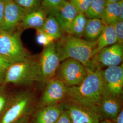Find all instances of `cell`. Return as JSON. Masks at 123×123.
Listing matches in <instances>:
<instances>
[{
  "instance_id": "obj_1",
  "label": "cell",
  "mask_w": 123,
  "mask_h": 123,
  "mask_svg": "<svg viewBox=\"0 0 123 123\" xmlns=\"http://www.w3.org/2000/svg\"><path fill=\"white\" fill-rule=\"evenodd\" d=\"M55 43L61 62L67 59L76 60L85 67L88 73L100 67L95 58V41H88L68 34L62 36Z\"/></svg>"
},
{
  "instance_id": "obj_2",
  "label": "cell",
  "mask_w": 123,
  "mask_h": 123,
  "mask_svg": "<svg viewBox=\"0 0 123 123\" xmlns=\"http://www.w3.org/2000/svg\"><path fill=\"white\" fill-rule=\"evenodd\" d=\"M101 67L88 73L78 86L68 87L66 98L80 103L98 105L103 96Z\"/></svg>"
},
{
  "instance_id": "obj_3",
  "label": "cell",
  "mask_w": 123,
  "mask_h": 123,
  "mask_svg": "<svg viewBox=\"0 0 123 123\" xmlns=\"http://www.w3.org/2000/svg\"><path fill=\"white\" fill-rule=\"evenodd\" d=\"M37 83L42 84L38 59L30 57L11 64L6 73L3 84L30 86Z\"/></svg>"
},
{
  "instance_id": "obj_4",
  "label": "cell",
  "mask_w": 123,
  "mask_h": 123,
  "mask_svg": "<svg viewBox=\"0 0 123 123\" xmlns=\"http://www.w3.org/2000/svg\"><path fill=\"white\" fill-rule=\"evenodd\" d=\"M35 98L32 93L22 91L12 95L0 123H14L23 117L31 115L35 110Z\"/></svg>"
},
{
  "instance_id": "obj_5",
  "label": "cell",
  "mask_w": 123,
  "mask_h": 123,
  "mask_svg": "<svg viewBox=\"0 0 123 123\" xmlns=\"http://www.w3.org/2000/svg\"><path fill=\"white\" fill-rule=\"evenodd\" d=\"M21 32L6 31L0 29V55L11 63L30 57L21 39Z\"/></svg>"
},
{
  "instance_id": "obj_6",
  "label": "cell",
  "mask_w": 123,
  "mask_h": 123,
  "mask_svg": "<svg viewBox=\"0 0 123 123\" xmlns=\"http://www.w3.org/2000/svg\"><path fill=\"white\" fill-rule=\"evenodd\" d=\"M58 105L67 112L73 123H99L104 119L97 105L84 104L67 98Z\"/></svg>"
},
{
  "instance_id": "obj_7",
  "label": "cell",
  "mask_w": 123,
  "mask_h": 123,
  "mask_svg": "<svg viewBox=\"0 0 123 123\" xmlns=\"http://www.w3.org/2000/svg\"><path fill=\"white\" fill-rule=\"evenodd\" d=\"M55 77L59 79L68 87L81 84L88 74L85 67L79 62L67 59L61 62Z\"/></svg>"
},
{
  "instance_id": "obj_8",
  "label": "cell",
  "mask_w": 123,
  "mask_h": 123,
  "mask_svg": "<svg viewBox=\"0 0 123 123\" xmlns=\"http://www.w3.org/2000/svg\"><path fill=\"white\" fill-rule=\"evenodd\" d=\"M101 76L103 96L121 98L123 93V63L119 66L108 67L104 70L102 69Z\"/></svg>"
},
{
  "instance_id": "obj_9",
  "label": "cell",
  "mask_w": 123,
  "mask_h": 123,
  "mask_svg": "<svg viewBox=\"0 0 123 123\" xmlns=\"http://www.w3.org/2000/svg\"><path fill=\"white\" fill-rule=\"evenodd\" d=\"M42 78V84L45 85L55 77L61 63L55 42L45 47L38 59Z\"/></svg>"
},
{
  "instance_id": "obj_10",
  "label": "cell",
  "mask_w": 123,
  "mask_h": 123,
  "mask_svg": "<svg viewBox=\"0 0 123 123\" xmlns=\"http://www.w3.org/2000/svg\"><path fill=\"white\" fill-rule=\"evenodd\" d=\"M68 87L59 79L54 77L45 84L37 108L58 105L66 98Z\"/></svg>"
},
{
  "instance_id": "obj_11",
  "label": "cell",
  "mask_w": 123,
  "mask_h": 123,
  "mask_svg": "<svg viewBox=\"0 0 123 123\" xmlns=\"http://www.w3.org/2000/svg\"><path fill=\"white\" fill-rule=\"evenodd\" d=\"M27 12L12 0L5 2L4 11L0 29L6 31H16Z\"/></svg>"
},
{
  "instance_id": "obj_12",
  "label": "cell",
  "mask_w": 123,
  "mask_h": 123,
  "mask_svg": "<svg viewBox=\"0 0 123 123\" xmlns=\"http://www.w3.org/2000/svg\"><path fill=\"white\" fill-rule=\"evenodd\" d=\"M98 66H119L122 63L123 45L116 43L102 49L95 57Z\"/></svg>"
},
{
  "instance_id": "obj_13",
  "label": "cell",
  "mask_w": 123,
  "mask_h": 123,
  "mask_svg": "<svg viewBox=\"0 0 123 123\" xmlns=\"http://www.w3.org/2000/svg\"><path fill=\"white\" fill-rule=\"evenodd\" d=\"M78 12L69 0H65L53 14L63 33H67Z\"/></svg>"
},
{
  "instance_id": "obj_14",
  "label": "cell",
  "mask_w": 123,
  "mask_h": 123,
  "mask_svg": "<svg viewBox=\"0 0 123 123\" xmlns=\"http://www.w3.org/2000/svg\"><path fill=\"white\" fill-rule=\"evenodd\" d=\"M61 112L58 105L37 108L31 114L29 123H55Z\"/></svg>"
},
{
  "instance_id": "obj_15",
  "label": "cell",
  "mask_w": 123,
  "mask_h": 123,
  "mask_svg": "<svg viewBox=\"0 0 123 123\" xmlns=\"http://www.w3.org/2000/svg\"><path fill=\"white\" fill-rule=\"evenodd\" d=\"M121 98L104 96L98 105V107L104 119L112 121L117 116L121 108Z\"/></svg>"
},
{
  "instance_id": "obj_16",
  "label": "cell",
  "mask_w": 123,
  "mask_h": 123,
  "mask_svg": "<svg viewBox=\"0 0 123 123\" xmlns=\"http://www.w3.org/2000/svg\"><path fill=\"white\" fill-rule=\"evenodd\" d=\"M123 0L118 2L108 3L101 17L105 25H112L118 21H123Z\"/></svg>"
},
{
  "instance_id": "obj_17",
  "label": "cell",
  "mask_w": 123,
  "mask_h": 123,
  "mask_svg": "<svg viewBox=\"0 0 123 123\" xmlns=\"http://www.w3.org/2000/svg\"><path fill=\"white\" fill-rule=\"evenodd\" d=\"M48 13L40 7L39 9L27 13L21 23L22 28H35L36 29L41 28L44 25L47 17Z\"/></svg>"
},
{
  "instance_id": "obj_18",
  "label": "cell",
  "mask_w": 123,
  "mask_h": 123,
  "mask_svg": "<svg viewBox=\"0 0 123 123\" xmlns=\"http://www.w3.org/2000/svg\"><path fill=\"white\" fill-rule=\"evenodd\" d=\"M116 43L114 27L112 25H105L100 35L95 41L96 56L102 49Z\"/></svg>"
},
{
  "instance_id": "obj_19",
  "label": "cell",
  "mask_w": 123,
  "mask_h": 123,
  "mask_svg": "<svg viewBox=\"0 0 123 123\" xmlns=\"http://www.w3.org/2000/svg\"><path fill=\"white\" fill-rule=\"evenodd\" d=\"M104 26L100 19H87L83 36L85 40L90 42L96 41L100 35Z\"/></svg>"
},
{
  "instance_id": "obj_20",
  "label": "cell",
  "mask_w": 123,
  "mask_h": 123,
  "mask_svg": "<svg viewBox=\"0 0 123 123\" xmlns=\"http://www.w3.org/2000/svg\"><path fill=\"white\" fill-rule=\"evenodd\" d=\"M41 29L55 40L60 39L63 36L60 26L55 17L52 15H49Z\"/></svg>"
},
{
  "instance_id": "obj_21",
  "label": "cell",
  "mask_w": 123,
  "mask_h": 123,
  "mask_svg": "<svg viewBox=\"0 0 123 123\" xmlns=\"http://www.w3.org/2000/svg\"><path fill=\"white\" fill-rule=\"evenodd\" d=\"M87 20V18L84 14L78 13L66 34L75 37L81 38L84 36Z\"/></svg>"
},
{
  "instance_id": "obj_22",
  "label": "cell",
  "mask_w": 123,
  "mask_h": 123,
  "mask_svg": "<svg viewBox=\"0 0 123 123\" xmlns=\"http://www.w3.org/2000/svg\"><path fill=\"white\" fill-rule=\"evenodd\" d=\"M107 4L106 0H92L85 16L88 19H101Z\"/></svg>"
},
{
  "instance_id": "obj_23",
  "label": "cell",
  "mask_w": 123,
  "mask_h": 123,
  "mask_svg": "<svg viewBox=\"0 0 123 123\" xmlns=\"http://www.w3.org/2000/svg\"><path fill=\"white\" fill-rule=\"evenodd\" d=\"M12 95L6 85L3 84L0 85V118L9 105Z\"/></svg>"
},
{
  "instance_id": "obj_24",
  "label": "cell",
  "mask_w": 123,
  "mask_h": 123,
  "mask_svg": "<svg viewBox=\"0 0 123 123\" xmlns=\"http://www.w3.org/2000/svg\"><path fill=\"white\" fill-rule=\"evenodd\" d=\"M17 4L24 9L27 13L41 7L43 0H12Z\"/></svg>"
},
{
  "instance_id": "obj_25",
  "label": "cell",
  "mask_w": 123,
  "mask_h": 123,
  "mask_svg": "<svg viewBox=\"0 0 123 123\" xmlns=\"http://www.w3.org/2000/svg\"><path fill=\"white\" fill-rule=\"evenodd\" d=\"M65 0H43L41 7L48 13L53 15Z\"/></svg>"
},
{
  "instance_id": "obj_26",
  "label": "cell",
  "mask_w": 123,
  "mask_h": 123,
  "mask_svg": "<svg viewBox=\"0 0 123 123\" xmlns=\"http://www.w3.org/2000/svg\"><path fill=\"white\" fill-rule=\"evenodd\" d=\"M36 39L37 43L40 45L46 47L54 42L53 37L44 32L41 28L36 29Z\"/></svg>"
},
{
  "instance_id": "obj_27",
  "label": "cell",
  "mask_w": 123,
  "mask_h": 123,
  "mask_svg": "<svg viewBox=\"0 0 123 123\" xmlns=\"http://www.w3.org/2000/svg\"><path fill=\"white\" fill-rule=\"evenodd\" d=\"M69 1L78 13L84 14L89 8L92 0H70Z\"/></svg>"
},
{
  "instance_id": "obj_28",
  "label": "cell",
  "mask_w": 123,
  "mask_h": 123,
  "mask_svg": "<svg viewBox=\"0 0 123 123\" xmlns=\"http://www.w3.org/2000/svg\"><path fill=\"white\" fill-rule=\"evenodd\" d=\"M117 43L123 45V21H118L113 25Z\"/></svg>"
},
{
  "instance_id": "obj_29",
  "label": "cell",
  "mask_w": 123,
  "mask_h": 123,
  "mask_svg": "<svg viewBox=\"0 0 123 123\" xmlns=\"http://www.w3.org/2000/svg\"><path fill=\"white\" fill-rule=\"evenodd\" d=\"M11 64L12 63L0 55V78L3 79V80L6 73Z\"/></svg>"
},
{
  "instance_id": "obj_30",
  "label": "cell",
  "mask_w": 123,
  "mask_h": 123,
  "mask_svg": "<svg viewBox=\"0 0 123 123\" xmlns=\"http://www.w3.org/2000/svg\"><path fill=\"white\" fill-rule=\"evenodd\" d=\"M60 108L61 110V114L55 123H73L70 117L67 112L60 107Z\"/></svg>"
},
{
  "instance_id": "obj_31",
  "label": "cell",
  "mask_w": 123,
  "mask_h": 123,
  "mask_svg": "<svg viewBox=\"0 0 123 123\" xmlns=\"http://www.w3.org/2000/svg\"><path fill=\"white\" fill-rule=\"evenodd\" d=\"M114 123H123V110L121 109L117 116L112 120Z\"/></svg>"
},
{
  "instance_id": "obj_32",
  "label": "cell",
  "mask_w": 123,
  "mask_h": 123,
  "mask_svg": "<svg viewBox=\"0 0 123 123\" xmlns=\"http://www.w3.org/2000/svg\"><path fill=\"white\" fill-rule=\"evenodd\" d=\"M5 2L0 0V25L2 21L4 11Z\"/></svg>"
},
{
  "instance_id": "obj_33",
  "label": "cell",
  "mask_w": 123,
  "mask_h": 123,
  "mask_svg": "<svg viewBox=\"0 0 123 123\" xmlns=\"http://www.w3.org/2000/svg\"><path fill=\"white\" fill-rule=\"evenodd\" d=\"M31 115H26L14 123H29Z\"/></svg>"
},
{
  "instance_id": "obj_34",
  "label": "cell",
  "mask_w": 123,
  "mask_h": 123,
  "mask_svg": "<svg viewBox=\"0 0 123 123\" xmlns=\"http://www.w3.org/2000/svg\"><path fill=\"white\" fill-rule=\"evenodd\" d=\"M99 123H114L112 121L108 119H104Z\"/></svg>"
},
{
  "instance_id": "obj_35",
  "label": "cell",
  "mask_w": 123,
  "mask_h": 123,
  "mask_svg": "<svg viewBox=\"0 0 123 123\" xmlns=\"http://www.w3.org/2000/svg\"><path fill=\"white\" fill-rule=\"evenodd\" d=\"M120 0H106L108 3H113V2H118Z\"/></svg>"
},
{
  "instance_id": "obj_36",
  "label": "cell",
  "mask_w": 123,
  "mask_h": 123,
  "mask_svg": "<svg viewBox=\"0 0 123 123\" xmlns=\"http://www.w3.org/2000/svg\"><path fill=\"white\" fill-rule=\"evenodd\" d=\"M3 79L0 78V85L3 84Z\"/></svg>"
},
{
  "instance_id": "obj_37",
  "label": "cell",
  "mask_w": 123,
  "mask_h": 123,
  "mask_svg": "<svg viewBox=\"0 0 123 123\" xmlns=\"http://www.w3.org/2000/svg\"><path fill=\"white\" fill-rule=\"evenodd\" d=\"M0 0L1 1H3V2H5L6 1H8V0Z\"/></svg>"
},
{
  "instance_id": "obj_38",
  "label": "cell",
  "mask_w": 123,
  "mask_h": 123,
  "mask_svg": "<svg viewBox=\"0 0 123 123\" xmlns=\"http://www.w3.org/2000/svg\"></svg>"
}]
</instances>
